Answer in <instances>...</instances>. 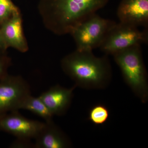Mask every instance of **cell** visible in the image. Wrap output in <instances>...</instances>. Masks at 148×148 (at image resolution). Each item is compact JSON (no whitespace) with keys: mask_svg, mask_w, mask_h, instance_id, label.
Masks as SVG:
<instances>
[{"mask_svg":"<svg viewBox=\"0 0 148 148\" xmlns=\"http://www.w3.org/2000/svg\"><path fill=\"white\" fill-rule=\"evenodd\" d=\"M110 0H40L38 8L43 24L58 36L69 34L96 13Z\"/></svg>","mask_w":148,"mask_h":148,"instance_id":"6da1fadb","label":"cell"},{"mask_svg":"<svg viewBox=\"0 0 148 148\" xmlns=\"http://www.w3.org/2000/svg\"><path fill=\"white\" fill-rule=\"evenodd\" d=\"M61 67L76 86L87 89H103L112 77L110 63L107 56L98 57L92 51L76 50L65 56Z\"/></svg>","mask_w":148,"mask_h":148,"instance_id":"7a4b0ae2","label":"cell"},{"mask_svg":"<svg viewBox=\"0 0 148 148\" xmlns=\"http://www.w3.org/2000/svg\"><path fill=\"white\" fill-rule=\"evenodd\" d=\"M121 71L125 82L141 102L148 100L147 73L141 45H136L113 55Z\"/></svg>","mask_w":148,"mask_h":148,"instance_id":"3957f363","label":"cell"},{"mask_svg":"<svg viewBox=\"0 0 148 148\" xmlns=\"http://www.w3.org/2000/svg\"><path fill=\"white\" fill-rule=\"evenodd\" d=\"M114 21L102 18L95 13L77 27L70 33L79 51H92L101 46Z\"/></svg>","mask_w":148,"mask_h":148,"instance_id":"277c9868","label":"cell"},{"mask_svg":"<svg viewBox=\"0 0 148 148\" xmlns=\"http://www.w3.org/2000/svg\"><path fill=\"white\" fill-rule=\"evenodd\" d=\"M148 41V28L141 31L138 27L119 22L111 27L99 48L106 55H113Z\"/></svg>","mask_w":148,"mask_h":148,"instance_id":"5b68a950","label":"cell"},{"mask_svg":"<svg viewBox=\"0 0 148 148\" xmlns=\"http://www.w3.org/2000/svg\"><path fill=\"white\" fill-rule=\"evenodd\" d=\"M30 94V86L23 77L7 74L0 79V116L18 111L24 98Z\"/></svg>","mask_w":148,"mask_h":148,"instance_id":"8992f818","label":"cell"},{"mask_svg":"<svg viewBox=\"0 0 148 148\" xmlns=\"http://www.w3.org/2000/svg\"><path fill=\"white\" fill-rule=\"evenodd\" d=\"M45 125V122L29 119L18 111L0 116V130L9 133L18 139H35Z\"/></svg>","mask_w":148,"mask_h":148,"instance_id":"52a82bcc","label":"cell"},{"mask_svg":"<svg viewBox=\"0 0 148 148\" xmlns=\"http://www.w3.org/2000/svg\"><path fill=\"white\" fill-rule=\"evenodd\" d=\"M117 15L120 22L148 28V0H121Z\"/></svg>","mask_w":148,"mask_h":148,"instance_id":"ba28073f","label":"cell"},{"mask_svg":"<svg viewBox=\"0 0 148 148\" xmlns=\"http://www.w3.org/2000/svg\"><path fill=\"white\" fill-rule=\"evenodd\" d=\"M0 34L8 48H12L21 53L29 50L23 31L21 12L14 14L0 25Z\"/></svg>","mask_w":148,"mask_h":148,"instance_id":"9c48e42d","label":"cell"},{"mask_svg":"<svg viewBox=\"0 0 148 148\" xmlns=\"http://www.w3.org/2000/svg\"><path fill=\"white\" fill-rule=\"evenodd\" d=\"M76 86L70 88L57 85L51 87L38 96L53 116H61L70 107Z\"/></svg>","mask_w":148,"mask_h":148,"instance_id":"30bf717a","label":"cell"},{"mask_svg":"<svg viewBox=\"0 0 148 148\" xmlns=\"http://www.w3.org/2000/svg\"><path fill=\"white\" fill-rule=\"evenodd\" d=\"M34 139V147L36 148H66L70 147L71 144L53 120L45 122L44 126Z\"/></svg>","mask_w":148,"mask_h":148,"instance_id":"8fae6325","label":"cell"},{"mask_svg":"<svg viewBox=\"0 0 148 148\" xmlns=\"http://www.w3.org/2000/svg\"><path fill=\"white\" fill-rule=\"evenodd\" d=\"M20 110L30 111L44 119L45 122L52 121L53 116L39 97H35L31 94L27 95L21 103Z\"/></svg>","mask_w":148,"mask_h":148,"instance_id":"7c38bea8","label":"cell"},{"mask_svg":"<svg viewBox=\"0 0 148 148\" xmlns=\"http://www.w3.org/2000/svg\"><path fill=\"white\" fill-rule=\"evenodd\" d=\"M109 116L110 112L108 108L102 104H98L90 109L88 119L93 124L101 125L107 122Z\"/></svg>","mask_w":148,"mask_h":148,"instance_id":"4fadbf2b","label":"cell"},{"mask_svg":"<svg viewBox=\"0 0 148 148\" xmlns=\"http://www.w3.org/2000/svg\"><path fill=\"white\" fill-rule=\"evenodd\" d=\"M20 12L19 8L12 0H0V25Z\"/></svg>","mask_w":148,"mask_h":148,"instance_id":"5bb4252c","label":"cell"},{"mask_svg":"<svg viewBox=\"0 0 148 148\" xmlns=\"http://www.w3.org/2000/svg\"><path fill=\"white\" fill-rule=\"evenodd\" d=\"M10 64V58L5 55L0 56V79L7 74V71Z\"/></svg>","mask_w":148,"mask_h":148,"instance_id":"9a60e30c","label":"cell"},{"mask_svg":"<svg viewBox=\"0 0 148 148\" xmlns=\"http://www.w3.org/2000/svg\"><path fill=\"white\" fill-rule=\"evenodd\" d=\"M30 147H34V144H32L31 140L28 139H18L16 138L11 145V147L25 148Z\"/></svg>","mask_w":148,"mask_h":148,"instance_id":"2e32d148","label":"cell"},{"mask_svg":"<svg viewBox=\"0 0 148 148\" xmlns=\"http://www.w3.org/2000/svg\"><path fill=\"white\" fill-rule=\"evenodd\" d=\"M8 48L6 45L4 41L0 34V56L5 55V53Z\"/></svg>","mask_w":148,"mask_h":148,"instance_id":"e0dca14e","label":"cell"}]
</instances>
